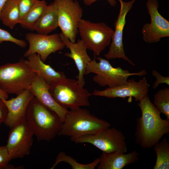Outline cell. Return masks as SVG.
<instances>
[{
    "mask_svg": "<svg viewBox=\"0 0 169 169\" xmlns=\"http://www.w3.org/2000/svg\"><path fill=\"white\" fill-rule=\"evenodd\" d=\"M49 90L54 100L64 108L71 110L90 105L89 98L92 94L74 79L66 78L49 86Z\"/></svg>",
    "mask_w": 169,
    "mask_h": 169,
    "instance_id": "8992f818",
    "label": "cell"
},
{
    "mask_svg": "<svg viewBox=\"0 0 169 169\" xmlns=\"http://www.w3.org/2000/svg\"><path fill=\"white\" fill-rule=\"evenodd\" d=\"M152 75L156 78V79L152 86V88L154 89L158 87L160 84L162 83H165L168 86L169 85V76H163L155 70H153Z\"/></svg>",
    "mask_w": 169,
    "mask_h": 169,
    "instance_id": "f1b7e54d",
    "label": "cell"
},
{
    "mask_svg": "<svg viewBox=\"0 0 169 169\" xmlns=\"http://www.w3.org/2000/svg\"><path fill=\"white\" fill-rule=\"evenodd\" d=\"M59 27L57 8L54 2L48 5L35 28L37 33L48 35Z\"/></svg>",
    "mask_w": 169,
    "mask_h": 169,
    "instance_id": "ffe728a7",
    "label": "cell"
},
{
    "mask_svg": "<svg viewBox=\"0 0 169 169\" xmlns=\"http://www.w3.org/2000/svg\"><path fill=\"white\" fill-rule=\"evenodd\" d=\"M8 109L2 99L0 98V125L4 122L7 117Z\"/></svg>",
    "mask_w": 169,
    "mask_h": 169,
    "instance_id": "f546056e",
    "label": "cell"
},
{
    "mask_svg": "<svg viewBox=\"0 0 169 169\" xmlns=\"http://www.w3.org/2000/svg\"><path fill=\"white\" fill-rule=\"evenodd\" d=\"M10 129L6 145L10 160L29 155L34 135L25 117Z\"/></svg>",
    "mask_w": 169,
    "mask_h": 169,
    "instance_id": "30bf717a",
    "label": "cell"
},
{
    "mask_svg": "<svg viewBox=\"0 0 169 169\" xmlns=\"http://www.w3.org/2000/svg\"><path fill=\"white\" fill-rule=\"evenodd\" d=\"M48 5L45 0H37L19 23L21 27L32 31Z\"/></svg>",
    "mask_w": 169,
    "mask_h": 169,
    "instance_id": "7402d4cb",
    "label": "cell"
},
{
    "mask_svg": "<svg viewBox=\"0 0 169 169\" xmlns=\"http://www.w3.org/2000/svg\"><path fill=\"white\" fill-rule=\"evenodd\" d=\"M8 98V94L0 88V98L2 99L7 100Z\"/></svg>",
    "mask_w": 169,
    "mask_h": 169,
    "instance_id": "1f68e13d",
    "label": "cell"
},
{
    "mask_svg": "<svg viewBox=\"0 0 169 169\" xmlns=\"http://www.w3.org/2000/svg\"><path fill=\"white\" fill-rule=\"evenodd\" d=\"M99 161V158H97L91 163L87 164H81L73 157L67 155L64 152L62 151L58 154L54 164L50 169H54L59 163L64 162L69 164L72 169H94L97 166Z\"/></svg>",
    "mask_w": 169,
    "mask_h": 169,
    "instance_id": "cb8c5ba5",
    "label": "cell"
},
{
    "mask_svg": "<svg viewBox=\"0 0 169 169\" xmlns=\"http://www.w3.org/2000/svg\"><path fill=\"white\" fill-rule=\"evenodd\" d=\"M25 118L38 141H49L58 135L63 122L53 111L42 105L34 97L30 102Z\"/></svg>",
    "mask_w": 169,
    "mask_h": 169,
    "instance_id": "7a4b0ae2",
    "label": "cell"
},
{
    "mask_svg": "<svg viewBox=\"0 0 169 169\" xmlns=\"http://www.w3.org/2000/svg\"><path fill=\"white\" fill-rule=\"evenodd\" d=\"M56 7L59 27L61 33L72 42L78 33V26L83 10L77 0H54Z\"/></svg>",
    "mask_w": 169,
    "mask_h": 169,
    "instance_id": "ba28073f",
    "label": "cell"
},
{
    "mask_svg": "<svg viewBox=\"0 0 169 169\" xmlns=\"http://www.w3.org/2000/svg\"><path fill=\"white\" fill-rule=\"evenodd\" d=\"M153 104L156 108L169 120V89L159 90L154 95Z\"/></svg>",
    "mask_w": 169,
    "mask_h": 169,
    "instance_id": "d4e9b609",
    "label": "cell"
},
{
    "mask_svg": "<svg viewBox=\"0 0 169 169\" xmlns=\"http://www.w3.org/2000/svg\"><path fill=\"white\" fill-rule=\"evenodd\" d=\"M139 153L134 150L126 154L120 151L109 153L102 152L99 158L98 169H122L131 164L137 161Z\"/></svg>",
    "mask_w": 169,
    "mask_h": 169,
    "instance_id": "ac0fdd59",
    "label": "cell"
},
{
    "mask_svg": "<svg viewBox=\"0 0 169 169\" xmlns=\"http://www.w3.org/2000/svg\"><path fill=\"white\" fill-rule=\"evenodd\" d=\"M27 58V64L44 78L49 86L56 84L67 78L63 72L57 71L49 65L45 64L39 54H32Z\"/></svg>",
    "mask_w": 169,
    "mask_h": 169,
    "instance_id": "d6986e66",
    "label": "cell"
},
{
    "mask_svg": "<svg viewBox=\"0 0 169 169\" xmlns=\"http://www.w3.org/2000/svg\"><path fill=\"white\" fill-rule=\"evenodd\" d=\"M110 126L109 122L92 115L88 110L79 108L69 110L58 135L70 137L73 141L80 136L94 134Z\"/></svg>",
    "mask_w": 169,
    "mask_h": 169,
    "instance_id": "3957f363",
    "label": "cell"
},
{
    "mask_svg": "<svg viewBox=\"0 0 169 169\" xmlns=\"http://www.w3.org/2000/svg\"><path fill=\"white\" fill-rule=\"evenodd\" d=\"M98 0H83L84 4L87 6H90ZM112 7H115L116 4L115 0H106Z\"/></svg>",
    "mask_w": 169,
    "mask_h": 169,
    "instance_id": "4dcf8cb0",
    "label": "cell"
},
{
    "mask_svg": "<svg viewBox=\"0 0 169 169\" xmlns=\"http://www.w3.org/2000/svg\"><path fill=\"white\" fill-rule=\"evenodd\" d=\"M120 7L119 14L115 22L114 31L108 52L104 55L106 59H122L133 66L135 64L125 55L123 42V32L126 23V18L128 12L132 7L136 0L125 2L118 0Z\"/></svg>",
    "mask_w": 169,
    "mask_h": 169,
    "instance_id": "8fae6325",
    "label": "cell"
},
{
    "mask_svg": "<svg viewBox=\"0 0 169 169\" xmlns=\"http://www.w3.org/2000/svg\"><path fill=\"white\" fill-rule=\"evenodd\" d=\"M8 0H0V13L2 8H3L4 5Z\"/></svg>",
    "mask_w": 169,
    "mask_h": 169,
    "instance_id": "d6a6232c",
    "label": "cell"
},
{
    "mask_svg": "<svg viewBox=\"0 0 169 169\" xmlns=\"http://www.w3.org/2000/svg\"><path fill=\"white\" fill-rule=\"evenodd\" d=\"M141 116L136 120V143L143 149L151 148L169 132V120L162 119L161 112L151 101L148 94L137 104Z\"/></svg>",
    "mask_w": 169,
    "mask_h": 169,
    "instance_id": "6da1fadb",
    "label": "cell"
},
{
    "mask_svg": "<svg viewBox=\"0 0 169 169\" xmlns=\"http://www.w3.org/2000/svg\"><path fill=\"white\" fill-rule=\"evenodd\" d=\"M153 146L156 159L153 169H169V144L166 137H164Z\"/></svg>",
    "mask_w": 169,
    "mask_h": 169,
    "instance_id": "603a6c76",
    "label": "cell"
},
{
    "mask_svg": "<svg viewBox=\"0 0 169 169\" xmlns=\"http://www.w3.org/2000/svg\"><path fill=\"white\" fill-rule=\"evenodd\" d=\"M0 21L3 24L13 28L20 23V14L17 0H8L4 5L0 13Z\"/></svg>",
    "mask_w": 169,
    "mask_h": 169,
    "instance_id": "44dd1931",
    "label": "cell"
},
{
    "mask_svg": "<svg viewBox=\"0 0 169 169\" xmlns=\"http://www.w3.org/2000/svg\"><path fill=\"white\" fill-rule=\"evenodd\" d=\"M150 86L145 77L138 81L132 78L125 84L115 87H108L102 90L95 89L91 94L109 98L133 97L135 101H140L148 94Z\"/></svg>",
    "mask_w": 169,
    "mask_h": 169,
    "instance_id": "5bb4252c",
    "label": "cell"
},
{
    "mask_svg": "<svg viewBox=\"0 0 169 169\" xmlns=\"http://www.w3.org/2000/svg\"><path fill=\"white\" fill-rule=\"evenodd\" d=\"M150 23L144 24L142 29L144 41L151 44L159 42L162 38L169 37V22L158 11L157 0H148L146 3Z\"/></svg>",
    "mask_w": 169,
    "mask_h": 169,
    "instance_id": "7c38bea8",
    "label": "cell"
},
{
    "mask_svg": "<svg viewBox=\"0 0 169 169\" xmlns=\"http://www.w3.org/2000/svg\"><path fill=\"white\" fill-rule=\"evenodd\" d=\"M78 30L81 39L95 57L99 56L110 45L114 32L104 22L94 23L82 18L79 22Z\"/></svg>",
    "mask_w": 169,
    "mask_h": 169,
    "instance_id": "52a82bcc",
    "label": "cell"
},
{
    "mask_svg": "<svg viewBox=\"0 0 169 169\" xmlns=\"http://www.w3.org/2000/svg\"><path fill=\"white\" fill-rule=\"evenodd\" d=\"M33 95L29 89L27 90L9 100L2 99L7 107L8 113L4 122L10 128L25 117L28 107Z\"/></svg>",
    "mask_w": 169,
    "mask_h": 169,
    "instance_id": "e0dca14e",
    "label": "cell"
},
{
    "mask_svg": "<svg viewBox=\"0 0 169 169\" xmlns=\"http://www.w3.org/2000/svg\"><path fill=\"white\" fill-rule=\"evenodd\" d=\"M73 141L76 143L91 144L106 153L118 151L126 153L127 151L124 135L121 131L114 127L104 128L94 134L81 136Z\"/></svg>",
    "mask_w": 169,
    "mask_h": 169,
    "instance_id": "9c48e42d",
    "label": "cell"
},
{
    "mask_svg": "<svg viewBox=\"0 0 169 169\" xmlns=\"http://www.w3.org/2000/svg\"><path fill=\"white\" fill-rule=\"evenodd\" d=\"M3 41L14 43L23 48H25L27 45L25 41L14 38L8 32L0 28V44Z\"/></svg>",
    "mask_w": 169,
    "mask_h": 169,
    "instance_id": "484cf974",
    "label": "cell"
},
{
    "mask_svg": "<svg viewBox=\"0 0 169 169\" xmlns=\"http://www.w3.org/2000/svg\"><path fill=\"white\" fill-rule=\"evenodd\" d=\"M36 73L21 59L0 66V88L8 94L17 95L29 89Z\"/></svg>",
    "mask_w": 169,
    "mask_h": 169,
    "instance_id": "277c9868",
    "label": "cell"
},
{
    "mask_svg": "<svg viewBox=\"0 0 169 169\" xmlns=\"http://www.w3.org/2000/svg\"><path fill=\"white\" fill-rule=\"evenodd\" d=\"M96 59L98 62L96 61L95 57L87 64L85 75L95 74L96 75L93 77V80L102 87H115L126 83L130 76H142L147 73L145 69L137 73H131L120 67H113L108 60L100 57H96Z\"/></svg>",
    "mask_w": 169,
    "mask_h": 169,
    "instance_id": "5b68a950",
    "label": "cell"
},
{
    "mask_svg": "<svg viewBox=\"0 0 169 169\" xmlns=\"http://www.w3.org/2000/svg\"><path fill=\"white\" fill-rule=\"evenodd\" d=\"M17 0L20 12V23L37 0Z\"/></svg>",
    "mask_w": 169,
    "mask_h": 169,
    "instance_id": "4316f807",
    "label": "cell"
},
{
    "mask_svg": "<svg viewBox=\"0 0 169 169\" xmlns=\"http://www.w3.org/2000/svg\"><path fill=\"white\" fill-rule=\"evenodd\" d=\"M10 161L6 146H0V169H16L14 166L8 164Z\"/></svg>",
    "mask_w": 169,
    "mask_h": 169,
    "instance_id": "83f0119b",
    "label": "cell"
},
{
    "mask_svg": "<svg viewBox=\"0 0 169 169\" xmlns=\"http://www.w3.org/2000/svg\"><path fill=\"white\" fill-rule=\"evenodd\" d=\"M59 34L65 46L70 51V53H65L64 55L74 60L79 72L76 77L77 82L80 85L84 87L85 83L84 75L86 66L91 60L87 53V49L81 39H78L76 43H73L61 33Z\"/></svg>",
    "mask_w": 169,
    "mask_h": 169,
    "instance_id": "2e32d148",
    "label": "cell"
},
{
    "mask_svg": "<svg viewBox=\"0 0 169 169\" xmlns=\"http://www.w3.org/2000/svg\"><path fill=\"white\" fill-rule=\"evenodd\" d=\"M29 90L39 102L55 112L63 122L64 121L69 110L55 101L49 92V85L39 74L36 73Z\"/></svg>",
    "mask_w": 169,
    "mask_h": 169,
    "instance_id": "9a60e30c",
    "label": "cell"
},
{
    "mask_svg": "<svg viewBox=\"0 0 169 169\" xmlns=\"http://www.w3.org/2000/svg\"><path fill=\"white\" fill-rule=\"evenodd\" d=\"M25 38L29 47L23 56L27 57L31 54H37L44 63L50 54L65 47L58 33L48 35L29 32L26 34Z\"/></svg>",
    "mask_w": 169,
    "mask_h": 169,
    "instance_id": "4fadbf2b",
    "label": "cell"
}]
</instances>
